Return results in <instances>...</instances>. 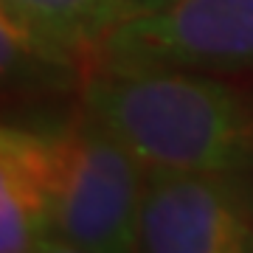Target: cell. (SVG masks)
Returning <instances> with one entry per match:
<instances>
[{
  "label": "cell",
  "instance_id": "3",
  "mask_svg": "<svg viewBox=\"0 0 253 253\" xmlns=\"http://www.w3.org/2000/svg\"><path fill=\"white\" fill-rule=\"evenodd\" d=\"M96 54L104 65L253 71V0H163L129 11Z\"/></svg>",
  "mask_w": 253,
  "mask_h": 253
},
{
  "label": "cell",
  "instance_id": "7",
  "mask_svg": "<svg viewBox=\"0 0 253 253\" xmlns=\"http://www.w3.org/2000/svg\"><path fill=\"white\" fill-rule=\"evenodd\" d=\"M73 54H96L107 31L132 11L129 0H9Z\"/></svg>",
  "mask_w": 253,
  "mask_h": 253
},
{
  "label": "cell",
  "instance_id": "2",
  "mask_svg": "<svg viewBox=\"0 0 253 253\" xmlns=\"http://www.w3.org/2000/svg\"><path fill=\"white\" fill-rule=\"evenodd\" d=\"M40 180L54 251H141L138 225L149 172L84 110L68 121L20 124Z\"/></svg>",
  "mask_w": 253,
  "mask_h": 253
},
{
  "label": "cell",
  "instance_id": "4",
  "mask_svg": "<svg viewBox=\"0 0 253 253\" xmlns=\"http://www.w3.org/2000/svg\"><path fill=\"white\" fill-rule=\"evenodd\" d=\"M138 245L152 253H253L251 174H149Z\"/></svg>",
  "mask_w": 253,
  "mask_h": 253
},
{
  "label": "cell",
  "instance_id": "8",
  "mask_svg": "<svg viewBox=\"0 0 253 253\" xmlns=\"http://www.w3.org/2000/svg\"><path fill=\"white\" fill-rule=\"evenodd\" d=\"M129 3H132V11H138V9H152V6H158L163 0H129Z\"/></svg>",
  "mask_w": 253,
  "mask_h": 253
},
{
  "label": "cell",
  "instance_id": "6",
  "mask_svg": "<svg viewBox=\"0 0 253 253\" xmlns=\"http://www.w3.org/2000/svg\"><path fill=\"white\" fill-rule=\"evenodd\" d=\"M76 62L79 54L51 40L9 0H0V90L71 82Z\"/></svg>",
  "mask_w": 253,
  "mask_h": 253
},
{
  "label": "cell",
  "instance_id": "5",
  "mask_svg": "<svg viewBox=\"0 0 253 253\" xmlns=\"http://www.w3.org/2000/svg\"><path fill=\"white\" fill-rule=\"evenodd\" d=\"M54 251L40 180L20 124H0V253Z\"/></svg>",
  "mask_w": 253,
  "mask_h": 253
},
{
  "label": "cell",
  "instance_id": "1",
  "mask_svg": "<svg viewBox=\"0 0 253 253\" xmlns=\"http://www.w3.org/2000/svg\"><path fill=\"white\" fill-rule=\"evenodd\" d=\"M84 110L149 174H253V99L211 71L104 65Z\"/></svg>",
  "mask_w": 253,
  "mask_h": 253
}]
</instances>
